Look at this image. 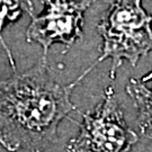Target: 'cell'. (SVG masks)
Instances as JSON below:
<instances>
[{"label":"cell","mask_w":152,"mask_h":152,"mask_svg":"<svg viewBox=\"0 0 152 152\" xmlns=\"http://www.w3.org/2000/svg\"><path fill=\"white\" fill-rule=\"evenodd\" d=\"M97 29L103 37V49L91 68L110 58L112 80L124 60L135 66L152 52V15L143 8L142 0H115Z\"/></svg>","instance_id":"obj_2"},{"label":"cell","mask_w":152,"mask_h":152,"mask_svg":"<svg viewBox=\"0 0 152 152\" xmlns=\"http://www.w3.org/2000/svg\"><path fill=\"white\" fill-rule=\"evenodd\" d=\"M96 0H43L44 11L32 17L27 29L29 42L41 44L44 54L54 43H62L68 48L82 36L85 12Z\"/></svg>","instance_id":"obj_4"},{"label":"cell","mask_w":152,"mask_h":152,"mask_svg":"<svg viewBox=\"0 0 152 152\" xmlns=\"http://www.w3.org/2000/svg\"><path fill=\"white\" fill-rule=\"evenodd\" d=\"M23 11H26L27 14L33 12V5L31 0H0V43L2 44L4 49L8 52L10 63L14 66V60L11 56L9 49L4 42V38L1 36L2 28L7 22H15L17 20Z\"/></svg>","instance_id":"obj_6"},{"label":"cell","mask_w":152,"mask_h":152,"mask_svg":"<svg viewBox=\"0 0 152 152\" xmlns=\"http://www.w3.org/2000/svg\"><path fill=\"white\" fill-rule=\"evenodd\" d=\"M69 97L70 87L54 81L43 64L0 81V144L10 152H42L75 109Z\"/></svg>","instance_id":"obj_1"},{"label":"cell","mask_w":152,"mask_h":152,"mask_svg":"<svg viewBox=\"0 0 152 152\" xmlns=\"http://www.w3.org/2000/svg\"><path fill=\"white\" fill-rule=\"evenodd\" d=\"M141 80H142L143 82H149V81H151V80H152V71H151V72H149V73H148L147 76L143 77V78H142Z\"/></svg>","instance_id":"obj_7"},{"label":"cell","mask_w":152,"mask_h":152,"mask_svg":"<svg viewBox=\"0 0 152 152\" xmlns=\"http://www.w3.org/2000/svg\"><path fill=\"white\" fill-rule=\"evenodd\" d=\"M126 91L137 108V123L141 134L152 140V88H148L141 79H131L126 85Z\"/></svg>","instance_id":"obj_5"},{"label":"cell","mask_w":152,"mask_h":152,"mask_svg":"<svg viewBox=\"0 0 152 152\" xmlns=\"http://www.w3.org/2000/svg\"><path fill=\"white\" fill-rule=\"evenodd\" d=\"M139 140L127 126L113 87L105 91L102 103L83 115L78 137L70 141L71 152H127Z\"/></svg>","instance_id":"obj_3"}]
</instances>
